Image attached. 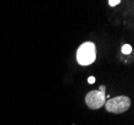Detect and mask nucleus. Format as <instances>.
Instances as JSON below:
<instances>
[{
	"mask_svg": "<svg viewBox=\"0 0 134 125\" xmlns=\"http://www.w3.org/2000/svg\"><path fill=\"white\" fill-rule=\"evenodd\" d=\"M77 61L80 65H89L96 58V47L93 42H85L77 50Z\"/></svg>",
	"mask_w": 134,
	"mask_h": 125,
	"instance_id": "1",
	"label": "nucleus"
},
{
	"mask_svg": "<svg viewBox=\"0 0 134 125\" xmlns=\"http://www.w3.org/2000/svg\"><path fill=\"white\" fill-rule=\"evenodd\" d=\"M130 107V99L127 96H117L105 101V108L108 112L120 114L128 110Z\"/></svg>",
	"mask_w": 134,
	"mask_h": 125,
	"instance_id": "2",
	"label": "nucleus"
},
{
	"mask_svg": "<svg viewBox=\"0 0 134 125\" xmlns=\"http://www.w3.org/2000/svg\"><path fill=\"white\" fill-rule=\"evenodd\" d=\"M87 106L91 109H98L102 107L105 102V93L99 90H93L87 93L85 97Z\"/></svg>",
	"mask_w": 134,
	"mask_h": 125,
	"instance_id": "3",
	"label": "nucleus"
},
{
	"mask_svg": "<svg viewBox=\"0 0 134 125\" xmlns=\"http://www.w3.org/2000/svg\"><path fill=\"white\" fill-rule=\"evenodd\" d=\"M132 51V47L129 44H125L122 46V53L123 54H130Z\"/></svg>",
	"mask_w": 134,
	"mask_h": 125,
	"instance_id": "4",
	"label": "nucleus"
},
{
	"mask_svg": "<svg viewBox=\"0 0 134 125\" xmlns=\"http://www.w3.org/2000/svg\"><path fill=\"white\" fill-rule=\"evenodd\" d=\"M109 5L110 6H116L117 4L120 3V0H109Z\"/></svg>",
	"mask_w": 134,
	"mask_h": 125,
	"instance_id": "5",
	"label": "nucleus"
},
{
	"mask_svg": "<svg viewBox=\"0 0 134 125\" xmlns=\"http://www.w3.org/2000/svg\"><path fill=\"white\" fill-rule=\"evenodd\" d=\"M95 82V78L93 77V76H90L89 78H88V83H90V84H93Z\"/></svg>",
	"mask_w": 134,
	"mask_h": 125,
	"instance_id": "6",
	"label": "nucleus"
},
{
	"mask_svg": "<svg viewBox=\"0 0 134 125\" xmlns=\"http://www.w3.org/2000/svg\"><path fill=\"white\" fill-rule=\"evenodd\" d=\"M105 89H106V88H105V86L101 85L100 87H99V89H98V90L101 91V92H103V93H105Z\"/></svg>",
	"mask_w": 134,
	"mask_h": 125,
	"instance_id": "7",
	"label": "nucleus"
}]
</instances>
